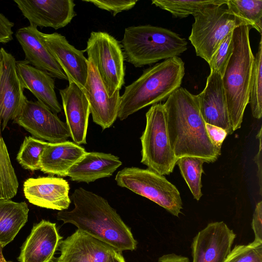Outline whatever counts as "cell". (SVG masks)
I'll use <instances>...</instances> for the list:
<instances>
[{"mask_svg":"<svg viewBox=\"0 0 262 262\" xmlns=\"http://www.w3.org/2000/svg\"><path fill=\"white\" fill-rule=\"evenodd\" d=\"M227 0H154L152 5L170 13L176 17L184 18L193 16L203 8L211 5H226Z\"/></svg>","mask_w":262,"mask_h":262,"instance_id":"obj_26","label":"cell"},{"mask_svg":"<svg viewBox=\"0 0 262 262\" xmlns=\"http://www.w3.org/2000/svg\"><path fill=\"white\" fill-rule=\"evenodd\" d=\"M197 96L200 111L205 123L233 133L230 124L222 77L210 71L204 90Z\"/></svg>","mask_w":262,"mask_h":262,"instance_id":"obj_18","label":"cell"},{"mask_svg":"<svg viewBox=\"0 0 262 262\" xmlns=\"http://www.w3.org/2000/svg\"><path fill=\"white\" fill-rule=\"evenodd\" d=\"M120 43L124 60L136 68L177 57L187 49L185 39L176 33L150 25L126 28Z\"/></svg>","mask_w":262,"mask_h":262,"instance_id":"obj_5","label":"cell"},{"mask_svg":"<svg viewBox=\"0 0 262 262\" xmlns=\"http://www.w3.org/2000/svg\"><path fill=\"white\" fill-rule=\"evenodd\" d=\"M82 1L92 3L99 9L108 11L114 16L122 11L132 9L138 2L137 0H83Z\"/></svg>","mask_w":262,"mask_h":262,"instance_id":"obj_34","label":"cell"},{"mask_svg":"<svg viewBox=\"0 0 262 262\" xmlns=\"http://www.w3.org/2000/svg\"><path fill=\"white\" fill-rule=\"evenodd\" d=\"M158 262H190V260L187 257L174 253H170L163 255L159 257Z\"/></svg>","mask_w":262,"mask_h":262,"instance_id":"obj_39","label":"cell"},{"mask_svg":"<svg viewBox=\"0 0 262 262\" xmlns=\"http://www.w3.org/2000/svg\"><path fill=\"white\" fill-rule=\"evenodd\" d=\"M3 247L0 245V262H13L11 261H7L5 259L2 252Z\"/></svg>","mask_w":262,"mask_h":262,"instance_id":"obj_41","label":"cell"},{"mask_svg":"<svg viewBox=\"0 0 262 262\" xmlns=\"http://www.w3.org/2000/svg\"><path fill=\"white\" fill-rule=\"evenodd\" d=\"M74 207L59 211L57 219L70 223L120 252L136 249L137 241L130 228L102 196L82 187L71 195Z\"/></svg>","mask_w":262,"mask_h":262,"instance_id":"obj_2","label":"cell"},{"mask_svg":"<svg viewBox=\"0 0 262 262\" xmlns=\"http://www.w3.org/2000/svg\"><path fill=\"white\" fill-rule=\"evenodd\" d=\"M88 64L86 81L81 90L88 99L93 121L104 130L110 127L118 118L120 91L110 97L97 68L89 60Z\"/></svg>","mask_w":262,"mask_h":262,"instance_id":"obj_12","label":"cell"},{"mask_svg":"<svg viewBox=\"0 0 262 262\" xmlns=\"http://www.w3.org/2000/svg\"><path fill=\"white\" fill-rule=\"evenodd\" d=\"M224 262H262V242L235 245Z\"/></svg>","mask_w":262,"mask_h":262,"instance_id":"obj_32","label":"cell"},{"mask_svg":"<svg viewBox=\"0 0 262 262\" xmlns=\"http://www.w3.org/2000/svg\"><path fill=\"white\" fill-rule=\"evenodd\" d=\"M14 23L0 13V43H6L13 39Z\"/></svg>","mask_w":262,"mask_h":262,"instance_id":"obj_37","label":"cell"},{"mask_svg":"<svg viewBox=\"0 0 262 262\" xmlns=\"http://www.w3.org/2000/svg\"><path fill=\"white\" fill-rule=\"evenodd\" d=\"M252 228L254 233V241L262 242V202L258 203L254 211Z\"/></svg>","mask_w":262,"mask_h":262,"instance_id":"obj_36","label":"cell"},{"mask_svg":"<svg viewBox=\"0 0 262 262\" xmlns=\"http://www.w3.org/2000/svg\"><path fill=\"white\" fill-rule=\"evenodd\" d=\"M250 103L253 116L259 119L262 115V36L254 56L249 88Z\"/></svg>","mask_w":262,"mask_h":262,"instance_id":"obj_30","label":"cell"},{"mask_svg":"<svg viewBox=\"0 0 262 262\" xmlns=\"http://www.w3.org/2000/svg\"><path fill=\"white\" fill-rule=\"evenodd\" d=\"M226 5L234 15L261 34L262 1L227 0Z\"/></svg>","mask_w":262,"mask_h":262,"instance_id":"obj_27","label":"cell"},{"mask_svg":"<svg viewBox=\"0 0 262 262\" xmlns=\"http://www.w3.org/2000/svg\"><path fill=\"white\" fill-rule=\"evenodd\" d=\"M29 208L25 202L0 199V245L12 242L28 221Z\"/></svg>","mask_w":262,"mask_h":262,"instance_id":"obj_25","label":"cell"},{"mask_svg":"<svg viewBox=\"0 0 262 262\" xmlns=\"http://www.w3.org/2000/svg\"><path fill=\"white\" fill-rule=\"evenodd\" d=\"M35 138L49 143L67 141L71 137L66 122L38 101L26 99L18 114L13 120Z\"/></svg>","mask_w":262,"mask_h":262,"instance_id":"obj_10","label":"cell"},{"mask_svg":"<svg viewBox=\"0 0 262 262\" xmlns=\"http://www.w3.org/2000/svg\"><path fill=\"white\" fill-rule=\"evenodd\" d=\"M250 27L242 25L232 32L233 50L222 77L233 132L239 129L249 103V88L254 56L250 39Z\"/></svg>","mask_w":262,"mask_h":262,"instance_id":"obj_4","label":"cell"},{"mask_svg":"<svg viewBox=\"0 0 262 262\" xmlns=\"http://www.w3.org/2000/svg\"><path fill=\"white\" fill-rule=\"evenodd\" d=\"M40 37L65 73L69 82H74L82 89L89 68L88 60L83 51L77 49L64 36L56 32H40Z\"/></svg>","mask_w":262,"mask_h":262,"instance_id":"obj_15","label":"cell"},{"mask_svg":"<svg viewBox=\"0 0 262 262\" xmlns=\"http://www.w3.org/2000/svg\"><path fill=\"white\" fill-rule=\"evenodd\" d=\"M15 36L25 55V60L45 71L52 78L68 80L65 73L40 37L37 27L29 25L19 29Z\"/></svg>","mask_w":262,"mask_h":262,"instance_id":"obj_21","label":"cell"},{"mask_svg":"<svg viewBox=\"0 0 262 262\" xmlns=\"http://www.w3.org/2000/svg\"><path fill=\"white\" fill-rule=\"evenodd\" d=\"M206 128L212 143L217 149L221 150L222 143L228 135L227 132L222 128L207 123Z\"/></svg>","mask_w":262,"mask_h":262,"instance_id":"obj_35","label":"cell"},{"mask_svg":"<svg viewBox=\"0 0 262 262\" xmlns=\"http://www.w3.org/2000/svg\"><path fill=\"white\" fill-rule=\"evenodd\" d=\"M62 237L56 224L42 220L35 224L21 247L19 262H50Z\"/></svg>","mask_w":262,"mask_h":262,"instance_id":"obj_19","label":"cell"},{"mask_svg":"<svg viewBox=\"0 0 262 262\" xmlns=\"http://www.w3.org/2000/svg\"><path fill=\"white\" fill-rule=\"evenodd\" d=\"M30 25L57 30L68 25L76 15L73 0H14Z\"/></svg>","mask_w":262,"mask_h":262,"instance_id":"obj_13","label":"cell"},{"mask_svg":"<svg viewBox=\"0 0 262 262\" xmlns=\"http://www.w3.org/2000/svg\"><path fill=\"white\" fill-rule=\"evenodd\" d=\"M235 237L223 221L208 224L193 239L192 262H224Z\"/></svg>","mask_w":262,"mask_h":262,"instance_id":"obj_11","label":"cell"},{"mask_svg":"<svg viewBox=\"0 0 262 262\" xmlns=\"http://www.w3.org/2000/svg\"><path fill=\"white\" fill-rule=\"evenodd\" d=\"M145 116L146 126L140 137L141 162L160 175H169L178 159L170 143L163 104L152 105Z\"/></svg>","mask_w":262,"mask_h":262,"instance_id":"obj_7","label":"cell"},{"mask_svg":"<svg viewBox=\"0 0 262 262\" xmlns=\"http://www.w3.org/2000/svg\"><path fill=\"white\" fill-rule=\"evenodd\" d=\"M1 64H2V60H1V56L0 54V75H1Z\"/></svg>","mask_w":262,"mask_h":262,"instance_id":"obj_42","label":"cell"},{"mask_svg":"<svg viewBox=\"0 0 262 262\" xmlns=\"http://www.w3.org/2000/svg\"><path fill=\"white\" fill-rule=\"evenodd\" d=\"M18 182L6 144L0 136V199H10L17 193Z\"/></svg>","mask_w":262,"mask_h":262,"instance_id":"obj_28","label":"cell"},{"mask_svg":"<svg viewBox=\"0 0 262 262\" xmlns=\"http://www.w3.org/2000/svg\"><path fill=\"white\" fill-rule=\"evenodd\" d=\"M232 32L223 40L208 63L210 71L217 72L222 77L233 50Z\"/></svg>","mask_w":262,"mask_h":262,"instance_id":"obj_33","label":"cell"},{"mask_svg":"<svg viewBox=\"0 0 262 262\" xmlns=\"http://www.w3.org/2000/svg\"><path fill=\"white\" fill-rule=\"evenodd\" d=\"M0 54V128L3 130L17 116L27 98L16 72L15 58L3 48Z\"/></svg>","mask_w":262,"mask_h":262,"instance_id":"obj_14","label":"cell"},{"mask_svg":"<svg viewBox=\"0 0 262 262\" xmlns=\"http://www.w3.org/2000/svg\"><path fill=\"white\" fill-rule=\"evenodd\" d=\"M224 5L207 6L193 15L189 39L196 55L208 63L226 36L236 27L248 25Z\"/></svg>","mask_w":262,"mask_h":262,"instance_id":"obj_6","label":"cell"},{"mask_svg":"<svg viewBox=\"0 0 262 262\" xmlns=\"http://www.w3.org/2000/svg\"><path fill=\"white\" fill-rule=\"evenodd\" d=\"M85 152L83 147L73 142L48 143L40 158V170L51 176L66 177Z\"/></svg>","mask_w":262,"mask_h":262,"instance_id":"obj_24","label":"cell"},{"mask_svg":"<svg viewBox=\"0 0 262 262\" xmlns=\"http://www.w3.org/2000/svg\"><path fill=\"white\" fill-rule=\"evenodd\" d=\"M16 72L24 89L29 90L37 101L47 106L53 113L61 111L55 91V81L48 73L39 70L26 60L16 62Z\"/></svg>","mask_w":262,"mask_h":262,"instance_id":"obj_22","label":"cell"},{"mask_svg":"<svg viewBox=\"0 0 262 262\" xmlns=\"http://www.w3.org/2000/svg\"><path fill=\"white\" fill-rule=\"evenodd\" d=\"M170 143L178 159L194 157L206 163L221 154L212 143L201 114L197 96L180 87L163 104Z\"/></svg>","mask_w":262,"mask_h":262,"instance_id":"obj_1","label":"cell"},{"mask_svg":"<svg viewBox=\"0 0 262 262\" xmlns=\"http://www.w3.org/2000/svg\"><path fill=\"white\" fill-rule=\"evenodd\" d=\"M117 184L143 196L179 217L183 208L180 193L164 176L149 169L125 167L115 179Z\"/></svg>","mask_w":262,"mask_h":262,"instance_id":"obj_8","label":"cell"},{"mask_svg":"<svg viewBox=\"0 0 262 262\" xmlns=\"http://www.w3.org/2000/svg\"><path fill=\"white\" fill-rule=\"evenodd\" d=\"M261 127L259 129L256 138L259 140V150L256 155L254 158V161L256 163L257 167V176L258 178V182L259 186V194L261 195L262 191V158H261V150H262V141H261Z\"/></svg>","mask_w":262,"mask_h":262,"instance_id":"obj_38","label":"cell"},{"mask_svg":"<svg viewBox=\"0 0 262 262\" xmlns=\"http://www.w3.org/2000/svg\"><path fill=\"white\" fill-rule=\"evenodd\" d=\"M122 164L119 158L112 154L86 151L70 169L67 176L73 181L89 183L110 177Z\"/></svg>","mask_w":262,"mask_h":262,"instance_id":"obj_23","label":"cell"},{"mask_svg":"<svg viewBox=\"0 0 262 262\" xmlns=\"http://www.w3.org/2000/svg\"><path fill=\"white\" fill-rule=\"evenodd\" d=\"M69 183L61 178L48 177L29 178L23 184L27 200L37 206L62 211L71 203Z\"/></svg>","mask_w":262,"mask_h":262,"instance_id":"obj_17","label":"cell"},{"mask_svg":"<svg viewBox=\"0 0 262 262\" xmlns=\"http://www.w3.org/2000/svg\"><path fill=\"white\" fill-rule=\"evenodd\" d=\"M107 262H125L122 252L118 251L112 255Z\"/></svg>","mask_w":262,"mask_h":262,"instance_id":"obj_40","label":"cell"},{"mask_svg":"<svg viewBox=\"0 0 262 262\" xmlns=\"http://www.w3.org/2000/svg\"><path fill=\"white\" fill-rule=\"evenodd\" d=\"M59 94L70 137L78 145L86 144L90 112L85 94L74 82H69L66 88L59 90Z\"/></svg>","mask_w":262,"mask_h":262,"instance_id":"obj_20","label":"cell"},{"mask_svg":"<svg viewBox=\"0 0 262 262\" xmlns=\"http://www.w3.org/2000/svg\"><path fill=\"white\" fill-rule=\"evenodd\" d=\"M48 143L33 137H25L16 157L17 162L26 169L40 170V158Z\"/></svg>","mask_w":262,"mask_h":262,"instance_id":"obj_31","label":"cell"},{"mask_svg":"<svg viewBox=\"0 0 262 262\" xmlns=\"http://www.w3.org/2000/svg\"><path fill=\"white\" fill-rule=\"evenodd\" d=\"M184 74V63L178 56L145 69L125 87L120 96L118 118L122 121L146 106L167 99L180 88Z\"/></svg>","mask_w":262,"mask_h":262,"instance_id":"obj_3","label":"cell"},{"mask_svg":"<svg viewBox=\"0 0 262 262\" xmlns=\"http://www.w3.org/2000/svg\"><path fill=\"white\" fill-rule=\"evenodd\" d=\"M83 52L97 68L107 94L112 97L124 83V57L120 43L107 32L92 31Z\"/></svg>","mask_w":262,"mask_h":262,"instance_id":"obj_9","label":"cell"},{"mask_svg":"<svg viewBox=\"0 0 262 262\" xmlns=\"http://www.w3.org/2000/svg\"><path fill=\"white\" fill-rule=\"evenodd\" d=\"M59 247L60 255L54 262H107L120 251L78 229L61 241Z\"/></svg>","mask_w":262,"mask_h":262,"instance_id":"obj_16","label":"cell"},{"mask_svg":"<svg viewBox=\"0 0 262 262\" xmlns=\"http://www.w3.org/2000/svg\"><path fill=\"white\" fill-rule=\"evenodd\" d=\"M205 162L203 159L194 157H183L177 162L182 177L197 201L200 200L203 194L201 177Z\"/></svg>","mask_w":262,"mask_h":262,"instance_id":"obj_29","label":"cell"}]
</instances>
